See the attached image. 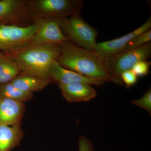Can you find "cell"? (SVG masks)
<instances>
[{
    "label": "cell",
    "instance_id": "obj_1",
    "mask_svg": "<svg viewBox=\"0 0 151 151\" xmlns=\"http://www.w3.org/2000/svg\"><path fill=\"white\" fill-rule=\"evenodd\" d=\"M1 52L17 64L21 73L51 80L49 70L52 63L59 56V44H35L28 42Z\"/></svg>",
    "mask_w": 151,
    "mask_h": 151
},
{
    "label": "cell",
    "instance_id": "obj_2",
    "mask_svg": "<svg viewBox=\"0 0 151 151\" xmlns=\"http://www.w3.org/2000/svg\"><path fill=\"white\" fill-rule=\"evenodd\" d=\"M59 48L56 61L62 67L86 77L113 82L104 58L94 50L82 48L70 41L60 44Z\"/></svg>",
    "mask_w": 151,
    "mask_h": 151
},
{
    "label": "cell",
    "instance_id": "obj_3",
    "mask_svg": "<svg viewBox=\"0 0 151 151\" xmlns=\"http://www.w3.org/2000/svg\"><path fill=\"white\" fill-rule=\"evenodd\" d=\"M151 55V43L149 42L139 48L125 50L104 58V62L113 82L124 85L121 78L122 73L126 70H132L137 63L147 60Z\"/></svg>",
    "mask_w": 151,
    "mask_h": 151
},
{
    "label": "cell",
    "instance_id": "obj_4",
    "mask_svg": "<svg viewBox=\"0 0 151 151\" xmlns=\"http://www.w3.org/2000/svg\"><path fill=\"white\" fill-rule=\"evenodd\" d=\"M58 19L61 31L69 41L82 48L94 50L98 32L84 20L80 14Z\"/></svg>",
    "mask_w": 151,
    "mask_h": 151
},
{
    "label": "cell",
    "instance_id": "obj_5",
    "mask_svg": "<svg viewBox=\"0 0 151 151\" xmlns=\"http://www.w3.org/2000/svg\"><path fill=\"white\" fill-rule=\"evenodd\" d=\"M29 4L35 19H63L79 14L83 1L81 0H29Z\"/></svg>",
    "mask_w": 151,
    "mask_h": 151
},
{
    "label": "cell",
    "instance_id": "obj_6",
    "mask_svg": "<svg viewBox=\"0 0 151 151\" xmlns=\"http://www.w3.org/2000/svg\"><path fill=\"white\" fill-rule=\"evenodd\" d=\"M29 0H0V22L26 27L33 24Z\"/></svg>",
    "mask_w": 151,
    "mask_h": 151
},
{
    "label": "cell",
    "instance_id": "obj_7",
    "mask_svg": "<svg viewBox=\"0 0 151 151\" xmlns=\"http://www.w3.org/2000/svg\"><path fill=\"white\" fill-rule=\"evenodd\" d=\"M33 23L36 31L29 42L35 44H56L69 41L62 32L59 19L55 17L36 18Z\"/></svg>",
    "mask_w": 151,
    "mask_h": 151
},
{
    "label": "cell",
    "instance_id": "obj_8",
    "mask_svg": "<svg viewBox=\"0 0 151 151\" xmlns=\"http://www.w3.org/2000/svg\"><path fill=\"white\" fill-rule=\"evenodd\" d=\"M36 31L34 24L26 27L0 22V51L9 50L27 42Z\"/></svg>",
    "mask_w": 151,
    "mask_h": 151
},
{
    "label": "cell",
    "instance_id": "obj_9",
    "mask_svg": "<svg viewBox=\"0 0 151 151\" xmlns=\"http://www.w3.org/2000/svg\"><path fill=\"white\" fill-rule=\"evenodd\" d=\"M151 17L140 27L126 35L112 40L96 44L94 50L103 58H107L124 50L128 43L137 36L150 29Z\"/></svg>",
    "mask_w": 151,
    "mask_h": 151
},
{
    "label": "cell",
    "instance_id": "obj_10",
    "mask_svg": "<svg viewBox=\"0 0 151 151\" xmlns=\"http://www.w3.org/2000/svg\"><path fill=\"white\" fill-rule=\"evenodd\" d=\"M49 76L53 82H56L58 84L83 83L100 86L106 82L102 79L86 77L64 68L60 65L56 60H54L50 65L49 70Z\"/></svg>",
    "mask_w": 151,
    "mask_h": 151
},
{
    "label": "cell",
    "instance_id": "obj_11",
    "mask_svg": "<svg viewBox=\"0 0 151 151\" xmlns=\"http://www.w3.org/2000/svg\"><path fill=\"white\" fill-rule=\"evenodd\" d=\"M63 97L70 103L89 102L97 95V92L90 84L83 83L58 84Z\"/></svg>",
    "mask_w": 151,
    "mask_h": 151
},
{
    "label": "cell",
    "instance_id": "obj_12",
    "mask_svg": "<svg viewBox=\"0 0 151 151\" xmlns=\"http://www.w3.org/2000/svg\"><path fill=\"white\" fill-rule=\"evenodd\" d=\"M25 111L24 103L0 98V125L21 124Z\"/></svg>",
    "mask_w": 151,
    "mask_h": 151
},
{
    "label": "cell",
    "instance_id": "obj_13",
    "mask_svg": "<svg viewBox=\"0 0 151 151\" xmlns=\"http://www.w3.org/2000/svg\"><path fill=\"white\" fill-rule=\"evenodd\" d=\"M11 82L18 89L32 93L43 90L53 82L47 78L29 73H21L15 77Z\"/></svg>",
    "mask_w": 151,
    "mask_h": 151
},
{
    "label": "cell",
    "instance_id": "obj_14",
    "mask_svg": "<svg viewBox=\"0 0 151 151\" xmlns=\"http://www.w3.org/2000/svg\"><path fill=\"white\" fill-rule=\"evenodd\" d=\"M24 136L21 124L0 125V151H11L19 145Z\"/></svg>",
    "mask_w": 151,
    "mask_h": 151
},
{
    "label": "cell",
    "instance_id": "obj_15",
    "mask_svg": "<svg viewBox=\"0 0 151 151\" xmlns=\"http://www.w3.org/2000/svg\"><path fill=\"white\" fill-rule=\"evenodd\" d=\"M21 73L18 65L4 53H0V85L11 82Z\"/></svg>",
    "mask_w": 151,
    "mask_h": 151
},
{
    "label": "cell",
    "instance_id": "obj_16",
    "mask_svg": "<svg viewBox=\"0 0 151 151\" xmlns=\"http://www.w3.org/2000/svg\"><path fill=\"white\" fill-rule=\"evenodd\" d=\"M33 97L32 93L18 89L11 82L0 85V98H7L24 103L31 100Z\"/></svg>",
    "mask_w": 151,
    "mask_h": 151
},
{
    "label": "cell",
    "instance_id": "obj_17",
    "mask_svg": "<svg viewBox=\"0 0 151 151\" xmlns=\"http://www.w3.org/2000/svg\"><path fill=\"white\" fill-rule=\"evenodd\" d=\"M151 40V30L150 29L134 38L127 45L123 51L139 48L150 42Z\"/></svg>",
    "mask_w": 151,
    "mask_h": 151
},
{
    "label": "cell",
    "instance_id": "obj_18",
    "mask_svg": "<svg viewBox=\"0 0 151 151\" xmlns=\"http://www.w3.org/2000/svg\"><path fill=\"white\" fill-rule=\"evenodd\" d=\"M131 103L151 113V89H149L140 98L132 100Z\"/></svg>",
    "mask_w": 151,
    "mask_h": 151
},
{
    "label": "cell",
    "instance_id": "obj_19",
    "mask_svg": "<svg viewBox=\"0 0 151 151\" xmlns=\"http://www.w3.org/2000/svg\"><path fill=\"white\" fill-rule=\"evenodd\" d=\"M150 65V61L143 60L137 63L132 70L137 77H142L148 75Z\"/></svg>",
    "mask_w": 151,
    "mask_h": 151
},
{
    "label": "cell",
    "instance_id": "obj_20",
    "mask_svg": "<svg viewBox=\"0 0 151 151\" xmlns=\"http://www.w3.org/2000/svg\"><path fill=\"white\" fill-rule=\"evenodd\" d=\"M121 78L123 84H125L127 89L134 86L137 83L138 77L132 70H126L122 73Z\"/></svg>",
    "mask_w": 151,
    "mask_h": 151
},
{
    "label": "cell",
    "instance_id": "obj_21",
    "mask_svg": "<svg viewBox=\"0 0 151 151\" xmlns=\"http://www.w3.org/2000/svg\"><path fill=\"white\" fill-rule=\"evenodd\" d=\"M78 151H95L91 141L86 136L81 135L78 137Z\"/></svg>",
    "mask_w": 151,
    "mask_h": 151
},
{
    "label": "cell",
    "instance_id": "obj_22",
    "mask_svg": "<svg viewBox=\"0 0 151 151\" xmlns=\"http://www.w3.org/2000/svg\"><path fill=\"white\" fill-rule=\"evenodd\" d=\"M1 51H0V53H1Z\"/></svg>",
    "mask_w": 151,
    "mask_h": 151
}]
</instances>
